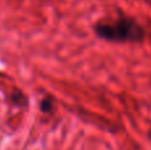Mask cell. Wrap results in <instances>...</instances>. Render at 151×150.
<instances>
[{
  "label": "cell",
  "instance_id": "1",
  "mask_svg": "<svg viewBox=\"0 0 151 150\" xmlns=\"http://www.w3.org/2000/svg\"><path fill=\"white\" fill-rule=\"evenodd\" d=\"M96 32L99 37L115 43H139L145 39V31L134 19L121 16L114 23L98 24Z\"/></svg>",
  "mask_w": 151,
  "mask_h": 150
},
{
  "label": "cell",
  "instance_id": "2",
  "mask_svg": "<svg viewBox=\"0 0 151 150\" xmlns=\"http://www.w3.org/2000/svg\"><path fill=\"white\" fill-rule=\"evenodd\" d=\"M150 137H151V133H150Z\"/></svg>",
  "mask_w": 151,
  "mask_h": 150
}]
</instances>
